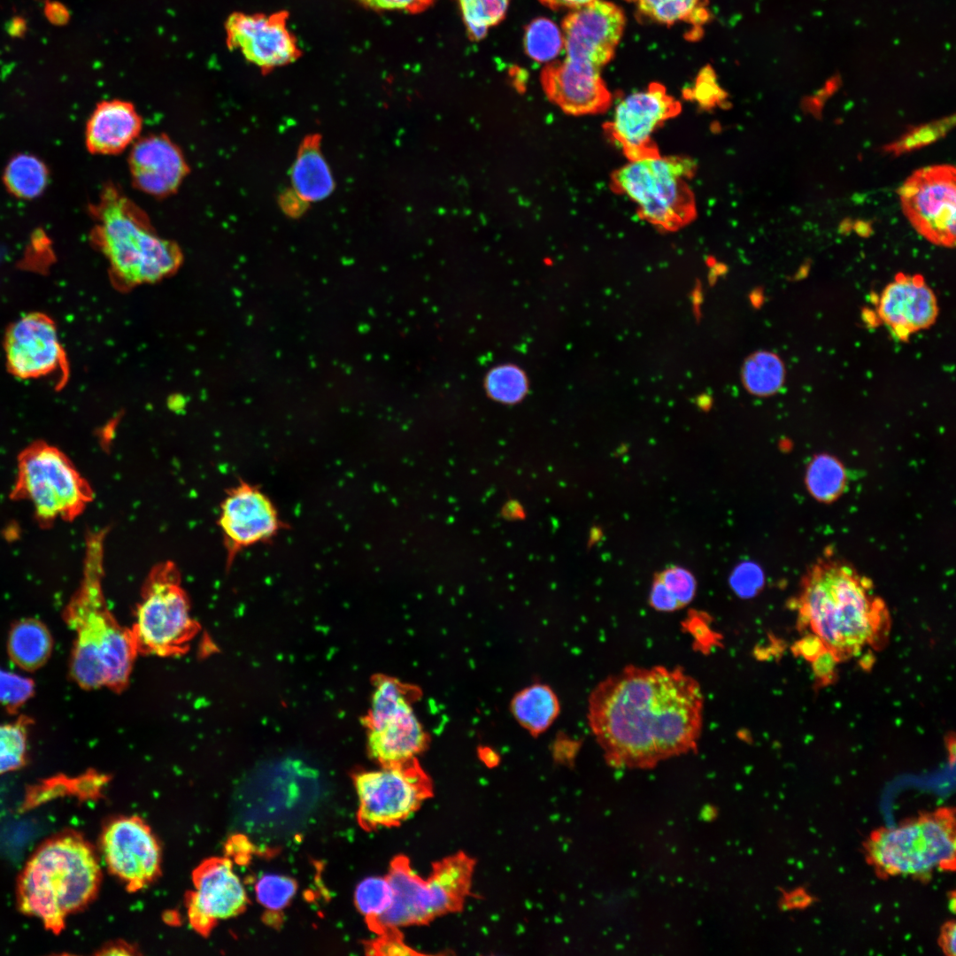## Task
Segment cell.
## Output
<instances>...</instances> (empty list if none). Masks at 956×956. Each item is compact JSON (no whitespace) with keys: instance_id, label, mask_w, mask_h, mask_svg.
<instances>
[{"instance_id":"cell-47","label":"cell","mask_w":956,"mask_h":956,"mask_svg":"<svg viewBox=\"0 0 956 956\" xmlns=\"http://www.w3.org/2000/svg\"><path fill=\"white\" fill-rule=\"evenodd\" d=\"M940 944L943 951L949 956L955 955V923L949 921L942 928Z\"/></svg>"},{"instance_id":"cell-13","label":"cell","mask_w":956,"mask_h":956,"mask_svg":"<svg viewBox=\"0 0 956 956\" xmlns=\"http://www.w3.org/2000/svg\"><path fill=\"white\" fill-rule=\"evenodd\" d=\"M906 218L928 241L953 247L956 233V174L944 164L914 171L898 189Z\"/></svg>"},{"instance_id":"cell-38","label":"cell","mask_w":956,"mask_h":956,"mask_svg":"<svg viewBox=\"0 0 956 956\" xmlns=\"http://www.w3.org/2000/svg\"><path fill=\"white\" fill-rule=\"evenodd\" d=\"M297 889L292 878L274 873L263 875L255 884L258 901L270 911L285 908L295 897Z\"/></svg>"},{"instance_id":"cell-18","label":"cell","mask_w":956,"mask_h":956,"mask_svg":"<svg viewBox=\"0 0 956 956\" xmlns=\"http://www.w3.org/2000/svg\"><path fill=\"white\" fill-rule=\"evenodd\" d=\"M110 870L136 890L159 872L160 850L150 828L139 818L121 817L110 822L101 839Z\"/></svg>"},{"instance_id":"cell-42","label":"cell","mask_w":956,"mask_h":956,"mask_svg":"<svg viewBox=\"0 0 956 956\" xmlns=\"http://www.w3.org/2000/svg\"><path fill=\"white\" fill-rule=\"evenodd\" d=\"M364 7L374 11H398L420 13L432 5L435 0H356Z\"/></svg>"},{"instance_id":"cell-15","label":"cell","mask_w":956,"mask_h":956,"mask_svg":"<svg viewBox=\"0 0 956 956\" xmlns=\"http://www.w3.org/2000/svg\"><path fill=\"white\" fill-rule=\"evenodd\" d=\"M219 526L230 567L245 548L266 543L287 528L268 496L245 481L227 490L220 505Z\"/></svg>"},{"instance_id":"cell-51","label":"cell","mask_w":956,"mask_h":956,"mask_svg":"<svg viewBox=\"0 0 956 956\" xmlns=\"http://www.w3.org/2000/svg\"><path fill=\"white\" fill-rule=\"evenodd\" d=\"M852 227L855 230V232L858 235H860L861 236H864V237L868 236L871 234V231H872L870 222L865 221V220H857V221H855L854 223H852Z\"/></svg>"},{"instance_id":"cell-36","label":"cell","mask_w":956,"mask_h":956,"mask_svg":"<svg viewBox=\"0 0 956 956\" xmlns=\"http://www.w3.org/2000/svg\"><path fill=\"white\" fill-rule=\"evenodd\" d=\"M393 891L387 877L368 876L361 880L354 891L356 907L370 921H377L391 905Z\"/></svg>"},{"instance_id":"cell-21","label":"cell","mask_w":956,"mask_h":956,"mask_svg":"<svg viewBox=\"0 0 956 956\" xmlns=\"http://www.w3.org/2000/svg\"><path fill=\"white\" fill-rule=\"evenodd\" d=\"M127 162L135 188L158 198L174 194L189 173L181 149L165 134L139 137Z\"/></svg>"},{"instance_id":"cell-20","label":"cell","mask_w":956,"mask_h":956,"mask_svg":"<svg viewBox=\"0 0 956 956\" xmlns=\"http://www.w3.org/2000/svg\"><path fill=\"white\" fill-rule=\"evenodd\" d=\"M4 348L8 371L20 379L44 376L64 366L56 324L42 312L28 313L11 325Z\"/></svg>"},{"instance_id":"cell-33","label":"cell","mask_w":956,"mask_h":956,"mask_svg":"<svg viewBox=\"0 0 956 956\" xmlns=\"http://www.w3.org/2000/svg\"><path fill=\"white\" fill-rule=\"evenodd\" d=\"M511 0H458L467 35L474 41L483 39L489 29L506 15Z\"/></svg>"},{"instance_id":"cell-44","label":"cell","mask_w":956,"mask_h":956,"mask_svg":"<svg viewBox=\"0 0 956 956\" xmlns=\"http://www.w3.org/2000/svg\"><path fill=\"white\" fill-rule=\"evenodd\" d=\"M650 604L652 608L661 612H673L682 608L675 596L658 576L651 586Z\"/></svg>"},{"instance_id":"cell-9","label":"cell","mask_w":956,"mask_h":956,"mask_svg":"<svg viewBox=\"0 0 956 956\" xmlns=\"http://www.w3.org/2000/svg\"><path fill=\"white\" fill-rule=\"evenodd\" d=\"M130 629L138 654L166 658L189 649L200 628L173 561L159 562L150 570Z\"/></svg>"},{"instance_id":"cell-35","label":"cell","mask_w":956,"mask_h":956,"mask_svg":"<svg viewBox=\"0 0 956 956\" xmlns=\"http://www.w3.org/2000/svg\"><path fill=\"white\" fill-rule=\"evenodd\" d=\"M645 17L659 23L672 25L696 20L706 16L705 0H632Z\"/></svg>"},{"instance_id":"cell-37","label":"cell","mask_w":956,"mask_h":956,"mask_svg":"<svg viewBox=\"0 0 956 956\" xmlns=\"http://www.w3.org/2000/svg\"><path fill=\"white\" fill-rule=\"evenodd\" d=\"M954 124V114L921 124L909 129L898 140L886 144L883 150L897 156L921 149L944 138Z\"/></svg>"},{"instance_id":"cell-10","label":"cell","mask_w":956,"mask_h":956,"mask_svg":"<svg viewBox=\"0 0 956 956\" xmlns=\"http://www.w3.org/2000/svg\"><path fill=\"white\" fill-rule=\"evenodd\" d=\"M473 863L463 854L439 863L423 879L405 860H397L387 876L393 891L392 902L375 921L382 929H396L422 923L459 907L467 893Z\"/></svg>"},{"instance_id":"cell-24","label":"cell","mask_w":956,"mask_h":956,"mask_svg":"<svg viewBox=\"0 0 956 956\" xmlns=\"http://www.w3.org/2000/svg\"><path fill=\"white\" fill-rule=\"evenodd\" d=\"M143 119L135 106L126 100L100 102L86 123L85 144L95 155H117L140 137Z\"/></svg>"},{"instance_id":"cell-16","label":"cell","mask_w":956,"mask_h":956,"mask_svg":"<svg viewBox=\"0 0 956 956\" xmlns=\"http://www.w3.org/2000/svg\"><path fill=\"white\" fill-rule=\"evenodd\" d=\"M625 23L622 10L608 1L572 10L560 27L566 58L601 71L613 58Z\"/></svg>"},{"instance_id":"cell-14","label":"cell","mask_w":956,"mask_h":956,"mask_svg":"<svg viewBox=\"0 0 956 956\" xmlns=\"http://www.w3.org/2000/svg\"><path fill=\"white\" fill-rule=\"evenodd\" d=\"M681 110V103L664 85L652 82L645 89L624 97L605 130L628 161L659 158L661 154L652 135Z\"/></svg>"},{"instance_id":"cell-34","label":"cell","mask_w":956,"mask_h":956,"mask_svg":"<svg viewBox=\"0 0 956 956\" xmlns=\"http://www.w3.org/2000/svg\"><path fill=\"white\" fill-rule=\"evenodd\" d=\"M484 386L490 397L503 404H516L528 392V379L517 366L505 364L492 368L485 378Z\"/></svg>"},{"instance_id":"cell-2","label":"cell","mask_w":956,"mask_h":956,"mask_svg":"<svg viewBox=\"0 0 956 956\" xmlns=\"http://www.w3.org/2000/svg\"><path fill=\"white\" fill-rule=\"evenodd\" d=\"M800 628H809L836 660L843 661L888 638L890 616L872 582L852 567L829 558L808 570L791 602Z\"/></svg>"},{"instance_id":"cell-25","label":"cell","mask_w":956,"mask_h":956,"mask_svg":"<svg viewBox=\"0 0 956 956\" xmlns=\"http://www.w3.org/2000/svg\"><path fill=\"white\" fill-rule=\"evenodd\" d=\"M54 641L48 627L35 618L13 623L7 638L10 659L20 669L34 672L44 666L53 651Z\"/></svg>"},{"instance_id":"cell-5","label":"cell","mask_w":956,"mask_h":956,"mask_svg":"<svg viewBox=\"0 0 956 956\" xmlns=\"http://www.w3.org/2000/svg\"><path fill=\"white\" fill-rule=\"evenodd\" d=\"M91 241L106 258L114 280L125 285L158 281L182 262L178 244L161 236L147 213L114 184L89 206Z\"/></svg>"},{"instance_id":"cell-30","label":"cell","mask_w":956,"mask_h":956,"mask_svg":"<svg viewBox=\"0 0 956 956\" xmlns=\"http://www.w3.org/2000/svg\"><path fill=\"white\" fill-rule=\"evenodd\" d=\"M33 723L34 721L24 714L11 722H0V775L16 771L26 765Z\"/></svg>"},{"instance_id":"cell-41","label":"cell","mask_w":956,"mask_h":956,"mask_svg":"<svg viewBox=\"0 0 956 956\" xmlns=\"http://www.w3.org/2000/svg\"><path fill=\"white\" fill-rule=\"evenodd\" d=\"M764 576L760 568L751 562L739 565L730 576V585L742 598H751L762 588Z\"/></svg>"},{"instance_id":"cell-17","label":"cell","mask_w":956,"mask_h":956,"mask_svg":"<svg viewBox=\"0 0 956 956\" xmlns=\"http://www.w3.org/2000/svg\"><path fill=\"white\" fill-rule=\"evenodd\" d=\"M284 11L271 14L238 12L226 23L227 42L263 72L291 64L302 55Z\"/></svg>"},{"instance_id":"cell-46","label":"cell","mask_w":956,"mask_h":956,"mask_svg":"<svg viewBox=\"0 0 956 956\" xmlns=\"http://www.w3.org/2000/svg\"><path fill=\"white\" fill-rule=\"evenodd\" d=\"M812 662L814 675L821 684H829L835 679V668L837 661L829 651L822 652Z\"/></svg>"},{"instance_id":"cell-11","label":"cell","mask_w":956,"mask_h":956,"mask_svg":"<svg viewBox=\"0 0 956 956\" xmlns=\"http://www.w3.org/2000/svg\"><path fill=\"white\" fill-rule=\"evenodd\" d=\"M414 694L396 679L380 676L375 680L365 723L368 752L383 766L413 760L428 743L412 706Z\"/></svg>"},{"instance_id":"cell-43","label":"cell","mask_w":956,"mask_h":956,"mask_svg":"<svg viewBox=\"0 0 956 956\" xmlns=\"http://www.w3.org/2000/svg\"><path fill=\"white\" fill-rule=\"evenodd\" d=\"M692 96L702 107L705 108H712L720 104L724 98L722 90L715 83L714 79L709 77L708 73L700 75L695 89H693Z\"/></svg>"},{"instance_id":"cell-39","label":"cell","mask_w":956,"mask_h":956,"mask_svg":"<svg viewBox=\"0 0 956 956\" xmlns=\"http://www.w3.org/2000/svg\"><path fill=\"white\" fill-rule=\"evenodd\" d=\"M35 692V683L32 678L0 667V705L7 713L16 714Z\"/></svg>"},{"instance_id":"cell-26","label":"cell","mask_w":956,"mask_h":956,"mask_svg":"<svg viewBox=\"0 0 956 956\" xmlns=\"http://www.w3.org/2000/svg\"><path fill=\"white\" fill-rule=\"evenodd\" d=\"M291 181L297 197L305 202L321 200L332 192L334 181L317 135L308 137L300 147L291 170Z\"/></svg>"},{"instance_id":"cell-6","label":"cell","mask_w":956,"mask_h":956,"mask_svg":"<svg viewBox=\"0 0 956 956\" xmlns=\"http://www.w3.org/2000/svg\"><path fill=\"white\" fill-rule=\"evenodd\" d=\"M697 163L687 156H665L628 163L611 174V189L636 205L638 217L665 231H676L697 216L689 181Z\"/></svg>"},{"instance_id":"cell-28","label":"cell","mask_w":956,"mask_h":956,"mask_svg":"<svg viewBox=\"0 0 956 956\" xmlns=\"http://www.w3.org/2000/svg\"><path fill=\"white\" fill-rule=\"evenodd\" d=\"M3 180L7 190L14 197L31 199L40 196L45 189L49 171L38 158L19 154L7 164Z\"/></svg>"},{"instance_id":"cell-48","label":"cell","mask_w":956,"mask_h":956,"mask_svg":"<svg viewBox=\"0 0 956 956\" xmlns=\"http://www.w3.org/2000/svg\"><path fill=\"white\" fill-rule=\"evenodd\" d=\"M543 5L551 10H575L598 0H538Z\"/></svg>"},{"instance_id":"cell-31","label":"cell","mask_w":956,"mask_h":956,"mask_svg":"<svg viewBox=\"0 0 956 956\" xmlns=\"http://www.w3.org/2000/svg\"><path fill=\"white\" fill-rule=\"evenodd\" d=\"M523 45L531 59L545 64L555 61L564 50L561 28L550 19L536 18L525 28Z\"/></svg>"},{"instance_id":"cell-40","label":"cell","mask_w":956,"mask_h":956,"mask_svg":"<svg viewBox=\"0 0 956 956\" xmlns=\"http://www.w3.org/2000/svg\"><path fill=\"white\" fill-rule=\"evenodd\" d=\"M675 596L681 607L689 604L696 592V581L688 570L670 567L657 575Z\"/></svg>"},{"instance_id":"cell-32","label":"cell","mask_w":956,"mask_h":956,"mask_svg":"<svg viewBox=\"0 0 956 956\" xmlns=\"http://www.w3.org/2000/svg\"><path fill=\"white\" fill-rule=\"evenodd\" d=\"M806 484L816 499L822 502L835 500L843 492L845 484L842 464L827 454L816 456L808 466Z\"/></svg>"},{"instance_id":"cell-3","label":"cell","mask_w":956,"mask_h":956,"mask_svg":"<svg viewBox=\"0 0 956 956\" xmlns=\"http://www.w3.org/2000/svg\"><path fill=\"white\" fill-rule=\"evenodd\" d=\"M107 530L86 537L82 579L63 613L75 638L69 673L84 690L108 688L121 691L127 685L138 652L130 628H124L109 609L103 590L104 551Z\"/></svg>"},{"instance_id":"cell-45","label":"cell","mask_w":956,"mask_h":956,"mask_svg":"<svg viewBox=\"0 0 956 956\" xmlns=\"http://www.w3.org/2000/svg\"><path fill=\"white\" fill-rule=\"evenodd\" d=\"M828 651L821 640L813 634H808L793 646V652L813 661L822 652Z\"/></svg>"},{"instance_id":"cell-1","label":"cell","mask_w":956,"mask_h":956,"mask_svg":"<svg viewBox=\"0 0 956 956\" xmlns=\"http://www.w3.org/2000/svg\"><path fill=\"white\" fill-rule=\"evenodd\" d=\"M703 712L701 687L681 667L627 666L588 701L589 726L615 767H651L696 750Z\"/></svg>"},{"instance_id":"cell-29","label":"cell","mask_w":956,"mask_h":956,"mask_svg":"<svg viewBox=\"0 0 956 956\" xmlns=\"http://www.w3.org/2000/svg\"><path fill=\"white\" fill-rule=\"evenodd\" d=\"M785 367L775 353L759 351L752 355L744 363L743 379L746 389L759 397L770 396L783 386Z\"/></svg>"},{"instance_id":"cell-50","label":"cell","mask_w":956,"mask_h":956,"mask_svg":"<svg viewBox=\"0 0 956 956\" xmlns=\"http://www.w3.org/2000/svg\"><path fill=\"white\" fill-rule=\"evenodd\" d=\"M811 898L805 892H793L790 894L787 898L788 906H802L807 904Z\"/></svg>"},{"instance_id":"cell-4","label":"cell","mask_w":956,"mask_h":956,"mask_svg":"<svg viewBox=\"0 0 956 956\" xmlns=\"http://www.w3.org/2000/svg\"><path fill=\"white\" fill-rule=\"evenodd\" d=\"M100 879L95 853L81 836L71 832L56 836L42 844L22 869L18 906L58 934L67 916L94 898Z\"/></svg>"},{"instance_id":"cell-7","label":"cell","mask_w":956,"mask_h":956,"mask_svg":"<svg viewBox=\"0 0 956 956\" xmlns=\"http://www.w3.org/2000/svg\"><path fill=\"white\" fill-rule=\"evenodd\" d=\"M953 810L941 808L874 831L865 844L869 863L883 876L927 878L955 868Z\"/></svg>"},{"instance_id":"cell-22","label":"cell","mask_w":956,"mask_h":956,"mask_svg":"<svg viewBox=\"0 0 956 956\" xmlns=\"http://www.w3.org/2000/svg\"><path fill=\"white\" fill-rule=\"evenodd\" d=\"M541 83L548 98L572 115L601 113L612 104L601 71L566 58L545 65Z\"/></svg>"},{"instance_id":"cell-23","label":"cell","mask_w":956,"mask_h":956,"mask_svg":"<svg viewBox=\"0 0 956 956\" xmlns=\"http://www.w3.org/2000/svg\"><path fill=\"white\" fill-rule=\"evenodd\" d=\"M937 313L936 296L921 275L898 274L878 302L880 319L901 340L930 327Z\"/></svg>"},{"instance_id":"cell-49","label":"cell","mask_w":956,"mask_h":956,"mask_svg":"<svg viewBox=\"0 0 956 956\" xmlns=\"http://www.w3.org/2000/svg\"><path fill=\"white\" fill-rule=\"evenodd\" d=\"M379 949H389L386 953H389V954L390 953H395V954L396 953L397 954H407V953H410L409 948L405 947L399 941L395 942L393 940H390V941L382 942L380 944Z\"/></svg>"},{"instance_id":"cell-27","label":"cell","mask_w":956,"mask_h":956,"mask_svg":"<svg viewBox=\"0 0 956 956\" xmlns=\"http://www.w3.org/2000/svg\"><path fill=\"white\" fill-rule=\"evenodd\" d=\"M511 711L526 730L537 736L553 723L559 713V703L550 687L537 683L521 690L513 697Z\"/></svg>"},{"instance_id":"cell-8","label":"cell","mask_w":956,"mask_h":956,"mask_svg":"<svg viewBox=\"0 0 956 956\" xmlns=\"http://www.w3.org/2000/svg\"><path fill=\"white\" fill-rule=\"evenodd\" d=\"M10 497L28 502L37 522L49 527L79 517L93 501L94 492L66 453L35 441L18 455Z\"/></svg>"},{"instance_id":"cell-19","label":"cell","mask_w":956,"mask_h":956,"mask_svg":"<svg viewBox=\"0 0 956 956\" xmlns=\"http://www.w3.org/2000/svg\"><path fill=\"white\" fill-rule=\"evenodd\" d=\"M194 890L188 899L189 921L205 934L220 920L240 914L247 904L245 889L226 858H212L193 873Z\"/></svg>"},{"instance_id":"cell-12","label":"cell","mask_w":956,"mask_h":956,"mask_svg":"<svg viewBox=\"0 0 956 956\" xmlns=\"http://www.w3.org/2000/svg\"><path fill=\"white\" fill-rule=\"evenodd\" d=\"M354 785L358 818L367 828L397 824L430 793L429 781L415 759L358 773Z\"/></svg>"}]
</instances>
